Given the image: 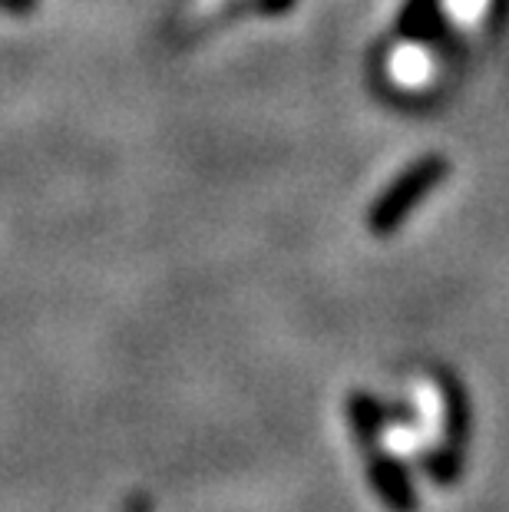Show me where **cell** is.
Listing matches in <instances>:
<instances>
[{
    "instance_id": "obj_1",
    "label": "cell",
    "mask_w": 509,
    "mask_h": 512,
    "mask_svg": "<svg viewBox=\"0 0 509 512\" xmlns=\"http://www.w3.org/2000/svg\"><path fill=\"white\" fill-rule=\"evenodd\" d=\"M443 169H447V162L443 159H427V162H420L417 169H410L407 176L384 195V202L374 209V215H371L374 235H391L394 228L404 222V215L417 205L420 195L443 179Z\"/></svg>"
},
{
    "instance_id": "obj_2",
    "label": "cell",
    "mask_w": 509,
    "mask_h": 512,
    "mask_svg": "<svg viewBox=\"0 0 509 512\" xmlns=\"http://www.w3.org/2000/svg\"><path fill=\"white\" fill-rule=\"evenodd\" d=\"M367 453V483H371L374 496L381 499L387 512H420V496L414 489V479L404 460L394 453L381 450H364Z\"/></svg>"
},
{
    "instance_id": "obj_3",
    "label": "cell",
    "mask_w": 509,
    "mask_h": 512,
    "mask_svg": "<svg viewBox=\"0 0 509 512\" xmlns=\"http://www.w3.org/2000/svg\"><path fill=\"white\" fill-rule=\"evenodd\" d=\"M384 70H387V80H391L397 90L420 93L437 80V57H433V50H427L424 43L404 40L387 53Z\"/></svg>"
},
{
    "instance_id": "obj_4",
    "label": "cell",
    "mask_w": 509,
    "mask_h": 512,
    "mask_svg": "<svg viewBox=\"0 0 509 512\" xmlns=\"http://www.w3.org/2000/svg\"><path fill=\"white\" fill-rule=\"evenodd\" d=\"M437 377H440L443 407H447V443L443 446H450V450L467 456V443H470V430H473L467 390H463L460 380H453L450 374H437Z\"/></svg>"
},
{
    "instance_id": "obj_5",
    "label": "cell",
    "mask_w": 509,
    "mask_h": 512,
    "mask_svg": "<svg viewBox=\"0 0 509 512\" xmlns=\"http://www.w3.org/2000/svg\"><path fill=\"white\" fill-rule=\"evenodd\" d=\"M387 407L377 397L364 394V390H357V394L348 397V427L354 433V440L361 443V450H374V446H381V433L387 427Z\"/></svg>"
},
{
    "instance_id": "obj_6",
    "label": "cell",
    "mask_w": 509,
    "mask_h": 512,
    "mask_svg": "<svg viewBox=\"0 0 509 512\" xmlns=\"http://www.w3.org/2000/svg\"><path fill=\"white\" fill-rule=\"evenodd\" d=\"M463 463H467V456L450 450V446H440V450L433 453H424V460H420V470H424L427 479H433L437 486H450L457 483L463 476Z\"/></svg>"
},
{
    "instance_id": "obj_7",
    "label": "cell",
    "mask_w": 509,
    "mask_h": 512,
    "mask_svg": "<svg viewBox=\"0 0 509 512\" xmlns=\"http://www.w3.org/2000/svg\"><path fill=\"white\" fill-rule=\"evenodd\" d=\"M235 4H242V7H278L281 0H189L186 10H182V24L202 27V24H209V20H219V14L232 10Z\"/></svg>"
},
{
    "instance_id": "obj_8",
    "label": "cell",
    "mask_w": 509,
    "mask_h": 512,
    "mask_svg": "<svg viewBox=\"0 0 509 512\" xmlns=\"http://www.w3.org/2000/svg\"><path fill=\"white\" fill-rule=\"evenodd\" d=\"M443 14L453 27L460 30H480L490 20L493 0H440Z\"/></svg>"
}]
</instances>
